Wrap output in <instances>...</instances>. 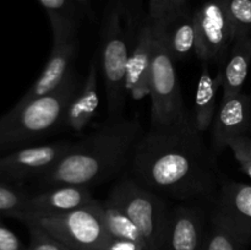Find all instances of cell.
<instances>
[{"label": "cell", "instance_id": "6da1fadb", "mask_svg": "<svg viewBox=\"0 0 251 250\" xmlns=\"http://www.w3.org/2000/svg\"><path fill=\"white\" fill-rule=\"evenodd\" d=\"M193 120L169 127H151L140 139L131 161L135 179L163 195L189 200L212 194V158Z\"/></svg>", "mask_w": 251, "mask_h": 250}, {"label": "cell", "instance_id": "7a4b0ae2", "mask_svg": "<svg viewBox=\"0 0 251 250\" xmlns=\"http://www.w3.org/2000/svg\"><path fill=\"white\" fill-rule=\"evenodd\" d=\"M141 137L137 119H112L81 141L74 142L65 156L37 183L46 189L102 184L120 173L127 163L131 164Z\"/></svg>", "mask_w": 251, "mask_h": 250}, {"label": "cell", "instance_id": "3957f363", "mask_svg": "<svg viewBox=\"0 0 251 250\" xmlns=\"http://www.w3.org/2000/svg\"><path fill=\"white\" fill-rule=\"evenodd\" d=\"M81 83L73 73L53 92L24 105H14L0 118V153L43 139L63 125L66 108Z\"/></svg>", "mask_w": 251, "mask_h": 250}, {"label": "cell", "instance_id": "277c9868", "mask_svg": "<svg viewBox=\"0 0 251 250\" xmlns=\"http://www.w3.org/2000/svg\"><path fill=\"white\" fill-rule=\"evenodd\" d=\"M132 220L142 235L145 250H166L172 211L159 194L132 178L118 181L108 196Z\"/></svg>", "mask_w": 251, "mask_h": 250}, {"label": "cell", "instance_id": "5b68a950", "mask_svg": "<svg viewBox=\"0 0 251 250\" xmlns=\"http://www.w3.org/2000/svg\"><path fill=\"white\" fill-rule=\"evenodd\" d=\"M156 22V43L151 65L150 97L151 127H169L191 122L184 104L176 74V60L167 46L164 19Z\"/></svg>", "mask_w": 251, "mask_h": 250}, {"label": "cell", "instance_id": "8992f818", "mask_svg": "<svg viewBox=\"0 0 251 250\" xmlns=\"http://www.w3.org/2000/svg\"><path fill=\"white\" fill-rule=\"evenodd\" d=\"M125 11L119 1L108 10L102 33V70L110 119L119 117L125 100V76L130 55L129 37L124 24Z\"/></svg>", "mask_w": 251, "mask_h": 250}, {"label": "cell", "instance_id": "52a82bcc", "mask_svg": "<svg viewBox=\"0 0 251 250\" xmlns=\"http://www.w3.org/2000/svg\"><path fill=\"white\" fill-rule=\"evenodd\" d=\"M95 201L90 206L69 212L25 213L17 220L25 225H37L71 250H102L108 235Z\"/></svg>", "mask_w": 251, "mask_h": 250}, {"label": "cell", "instance_id": "ba28073f", "mask_svg": "<svg viewBox=\"0 0 251 250\" xmlns=\"http://www.w3.org/2000/svg\"><path fill=\"white\" fill-rule=\"evenodd\" d=\"M49 21L53 31V47L50 55L38 78L15 104L17 107L55 91L73 73L71 65L78 48L75 20L50 19Z\"/></svg>", "mask_w": 251, "mask_h": 250}, {"label": "cell", "instance_id": "9c48e42d", "mask_svg": "<svg viewBox=\"0 0 251 250\" xmlns=\"http://www.w3.org/2000/svg\"><path fill=\"white\" fill-rule=\"evenodd\" d=\"M198 42L195 54L206 63L227 58L237 31L230 20L226 0H208L195 11Z\"/></svg>", "mask_w": 251, "mask_h": 250}, {"label": "cell", "instance_id": "30bf717a", "mask_svg": "<svg viewBox=\"0 0 251 250\" xmlns=\"http://www.w3.org/2000/svg\"><path fill=\"white\" fill-rule=\"evenodd\" d=\"M73 145L70 141H58L25 146L0 156V180L6 183L38 180L65 156Z\"/></svg>", "mask_w": 251, "mask_h": 250}, {"label": "cell", "instance_id": "8fae6325", "mask_svg": "<svg viewBox=\"0 0 251 250\" xmlns=\"http://www.w3.org/2000/svg\"><path fill=\"white\" fill-rule=\"evenodd\" d=\"M156 43V22L147 16L130 50L125 76V93L134 100L150 96L151 65Z\"/></svg>", "mask_w": 251, "mask_h": 250}, {"label": "cell", "instance_id": "7c38bea8", "mask_svg": "<svg viewBox=\"0 0 251 250\" xmlns=\"http://www.w3.org/2000/svg\"><path fill=\"white\" fill-rule=\"evenodd\" d=\"M213 217L240 240L251 243V184L228 181L221 189Z\"/></svg>", "mask_w": 251, "mask_h": 250}, {"label": "cell", "instance_id": "4fadbf2b", "mask_svg": "<svg viewBox=\"0 0 251 250\" xmlns=\"http://www.w3.org/2000/svg\"><path fill=\"white\" fill-rule=\"evenodd\" d=\"M251 129V96L247 93L223 97L212 123V140L216 150L228 147L230 140L248 134Z\"/></svg>", "mask_w": 251, "mask_h": 250}, {"label": "cell", "instance_id": "5bb4252c", "mask_svg": "<svg viewBox=\"0 0 251 250\" xmlns=\"http://www.w3.org/2000/svg\"><path fill=\"white\" fill-rule=\"evenodd\" d=\"M95 200L87 186L56 185L29 195L25 213H64L90 206Z\"/></svg>", "mask_w": 251, "mask_h": 250}, {"label": "cell", "instance_id": "9a60e30c", "mask_svg": "<svg viewBox=\"0 0 251 250\" xmlns=\"http://www.w3.org/2000/svg\"><path fill=\"white\" fill-rule=\"evenodd\" d=\"M207 228L202 212L180 205L172 211L171 230L166 250H202Z\"/></svg>", "mask_w": 251, "mask_h": 250}, {"label": "cell", "instance_id": "2e32d148", "mask_svg": "<svg viewBox=\"0 0 251 250\" xmlns=\"http://www.w3.org/2000/svg\"><path fill=\"white\" fill-rule=\"evenodd\" d=\"M98 103L100 96L97 87V66L95 63H91L82 85L76 91L66 108L63 125L74 132H81L95 117Z\"/></svg>", "mask_w": 251, "mask_h": 250}, {"label": "cell", "instance_id": "e0dca14e", "mask_svg": "<svg viewBox=\"0 0 251 250\" xmlns=\"http://www.w3.org/2000/svg\"><path fill=\"white\" fill-rule=\"evenodd\" d=\"M164 34L167 46L174 60L188 59L195 53L198 42V25L195 12L185 7L164 17Z\"/></svg>", "mask_w": 251, "mask_h": 250}, {"label": "cell", "instance_id": "ac0fdd59", "mask_svg": "<svg viewBox=\"0 0 251 250\" xmlns=\"http://www.w3.org/2000/svg\"><path fill=\"white\" fill-rule=\"evenodd\" d=\"M210 63L202 61L200 77L196 86L194 98L193 123L199 132H205L212 126L216 112H217V92L222 87V71L216 76L211 74Z\"/></svg>", "mask_w": 251, "mask_h": 250}, {"label": "cell", "instance_id": "d6986e66", "mask_svg": "<svg viewBox=\"0 0 251 250\" xmlns=\"http://www.w3.org/2000/svg\"><path fill=\"white\" fill-rule=\"evenodd\" d=\"M251 63V36H239L233 43L222 71L223 97L242 92Z\"/></svg>", "mask_w": 251, "mask_h": 250}, {"label": "cell", "instance_id": "ffe728a7", "mask_svg": "<svg viewBox=\"0 0 251 250\" xmlns=\"http://www.w3.org/2000/svg\"><path fill=\"white\" fill-rule=\"evenodd\" d=\"M95 207L100 215L105 233L110 238L134 240L144 245L142 235L131 218L114 202L107 199L104 201H95Z\"/></svg>", "mask_w": 251, "mask_h": 250}, {"label": "cell", "instance_id": "44dd1931", "mask_svg": "<svg viewBox=\"0 0 251 250\" xmlns=\"http://www.w3.org/2000/svg\"><path fill=\"white\" fill-rule=\"evenodd\" d=\"M245 247L243 240L212 216L202 250H245Z\"/></svg>", "mask_w": 251, "mask_h": 250}, {"label": "cell", "instance_id": "7402d4cb", "mask_svg": "<svg viewBox=\"0 0 251 250\" xmlns=\"http://www.w3.org/2000/svg\"><path fill=\"white\" fill-rule=\"evenodd\" d=\"M29 195L11 183L0 180V215L19 218L28 210Z\"/></svg>", "mask_w": 251, "mask_h": 250}, {"label": "cell", "instance_id": "603a6c76", "mask_svg": "<svg viewBox=\"0 0 251 250\" xmlns=\"http://www.w3.org/2000/svg\"><path fill=\"white\" fill-rule=\"evenodd\" d=\"M237 37L251 36V0H226Z\"/></svg>", "mask_w": 251, "mask_h": 250}, {"label": "cell", "instance_id": "cb8c5ba5", "mask_svg": "<svg viewBox=\"0 0 251 250\" xmlns=\"http://www.w3.org/2000/svg\"><path fill=\"white\" fill-rule=\"evenodd\" d=\"M26 225L29 230V244L27 250H71L37 225L28 223Z\"/></svg>", "mask_w": 251, "mask_h": 250}, {"label": "cell", "instance_id": "d4e9b609", "mask_svg": "<svg viewBox=\"0 0 251 250\" xmlns=\"http://www.w3.org/2000/svg\"><path fill=\"white\" fill-rule=\"evenodd\" d=\"M50 19H73V0H38Z\"/></svg>", "mask_w": 251, "mask_h": 250}, {"label": "cell", "instance_id": "484cf974", "mask_svg": "<svg viewBox=\"0 0 251 250\" xmlns=\"http://www.w3.org/2000/svg\"><path fill=\"white\" fill-rule=\"evenodd\" d=\"M228 147L232 150L238 162L251 159V135L245 134L230 140L228 142Z\"/></svg>", "mask_w": 251, "mask_h": 250}, {"label": "cell", "instance_id": "4316f807", "mask_svg": "<svg viewBox=\"0 0 251 250\" xmlns=\"http://www.w3.org/2000/svg\"><path fill=\"white\" fill-rule=\"evenodd\" d=\"M0 250H27L12 230H10L0 220Z\"/></svg>", "mask_w": 251, "mask_h": 250}, {"label": "cell", "instance_id": "83f0119b", "mask_svg": "<svg viewBox=\"0 0 251 250\" xmlns=\"http://www.w3.org/2000/svg\"><path fill=\"white\" fill-rule=\"evenodd\" d=\"M174 0H149V15L152 20H161L173 12Z\"/></svg>", "mask_w": 251, "mask_h": 250}, {"label": "cell", "instance_id": "f1b7e54d", "mask_svg": "<svg viewBox=\"0 0 251 250\" xmlns=\"http://www.w3.org/2000/svg\"><path fill=\"white\" fill-rule=\"evenodd\" d=\"M102 250H145L144 245L134 240L108 237Z\"/></svg>", "mask_w": 251, "mask_h": 250}, {"label": "cell", "instance_id": "f546056e", "mask_svg": "<svg viewBox=\"0 0 251 250\" xmlns=\"http://www.w3.org/2000/svg\"><path fill=\"white\" fill-rule=\"evenodd\" d=\"M238 163H239L242 171L251 179V159H244V161H239Z\"/></svg>", "mask_w": 251, "mask_h": 250}, {"label": "cell", "instance_id": "4dcf8cb0", "mask_svg": "<svg viewBox=\"0 0 251 250\" xmlns=\"http://www.w3.org/2000/svg\"><path fill=\"white\" fill-rule=\"evenodd\" d=\"M186 2H188V0H174V4H173V12L178 11V10L183 9V7H185ZM172 12V14H173Z\"/></svg>", "mask_w": 251, "mask_h": 250}, {"label": "cell", "instance_id": "1f68e13d", "mask_svg": "<svg viewBox=\"0 0 251 250\" xmlns=\"http://www.w3.org/2000/svg\"><path fill=\"white\" fill-rule=\"evenodd\" d=\"M74 2H78V4H87L90 0H73Z\"/></svg>", "mask_w": 251, "mask_h": 250}]
</instances>
